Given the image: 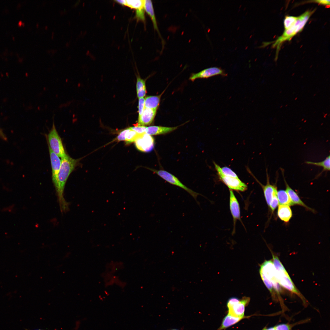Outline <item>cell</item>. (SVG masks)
Returning a JSON list of instances; mask_svg holds the SVG:
<instances>
[{"label": "cell", "mask_w": 330, "mask_h": 330, "mask_svg": "<svg viewBox=\"0 0 330 330\" xmlns=\"http://www.w3.org/2000/svg\"><path fill=\"white\" fill-rule=\"evenodd\" d=\"M61 159L57 184L55 187L61 210L62 212H66L69 210V204L64 197V187L69 176L78 165L80 159H73L68 155Z\"/></svg>", "instance_id": "6da1fadb"}, {"label": "cell", "mask_w": 330, "mask_h": 330, "mask_svg": "<svg viewBox=\"0 0 330 330\" xmlns=\"http://www.w3.org/2000/svg\"><path fill=\"white\" fill-rule=\"evenodd\" d=\"M259 272L263 282L272 296L275 297V292L280 296L281 289L276 278L275 269L273 260H265L261 265Z\"/></svg>", "instance_id": "7a4b0ae2"}, {"label": "cell", "mask_w": 330, "mask_h": 330, "mask_svg": "<svg viewBox=\"0 0 330 330\" xmlns=\"http://www.w3.org/2000/svg\"><path fill=\"white\" fill-rule=\"evenodd\" d=\"M272 256L276 278L280 286L297 295L300 298L304 304H307L306 299L295 285L278 257L273 254Z\"/></svg>", "instance_id": "3957f363"}, {"label": "cell", "mask_w": 330, "mask_h": 330, "mask_svg": "<svg viewBox=\"0 0 330 330\" xmlns=\"http://www.w3.org/2000/svg\"><path fill=\"white\" fill-rule=\"evenodd\" d=\"M315 9L307 10L298 16L295 22L288 29L284 30L281 36L274 42L273 45V47H276L277 51L279 50L281 44L284 42L290 41L297 34L303 29L305 25Z\"/></svg>", "instance_id": "277c9868"}, {"label": "cell", "mask_w": 330, "mask_h": 330, "mask_svg": "<svg viewBox=\"0 0 330 330\" xmlns=\"http://www.w3.org/2000/svg\"><path fill=\"white\" fill-rule=\"evenodd\" d=\"M250 301V298L246 296L240 300L236 297L230 298L227 303L228 314L237 317H245V308Z\"/></svg>", "instance_id": "5b68a950"}, {"label": "cell", "mask_w": 330, "mask_h": 330, "mask_svg": "<svg viewBox=\"0 0 330 330\" xmlns=\"http://www.w3.org/2000/svg\"><path fill=\"white\" fill-rule=\"evenodd\" d=\"M49 146L52 150L61 159L68 154L66 152L61 139L53 122L52 128L48 135Z\"/></svg>", "instance_id": "8992f818"}, {"label": "cell", "mask_w": 330, "mask_h": 330, "mask_svg": "<svg viewBox=\"0 0 330 330\" xmlns=\"http://www.w3.org/2000/svg\"><path fill=\"white\" fill-rule=\"evenodd\" d=\"M151 170L169 183L180 187L185 190L194 198L198 204H199L196 199L198 196L199 195H201V194L188 188L183 184L176 177L165 170L152 169Z\"/></svg>", "instance_id": "52a82bcc"}, {"label": "cell", "mask_w": 330, "mask_h": 330, "mask_svg": "<svg viewBox=\"0 0 330 330\" xmlns=\"http://www.w3.org/2000/svg\"><path fill=\"white\" fill-rule=\"evenodd\" d=\"M134 142L137 149L142 152H150L153 150L154 146V138L146 133L140 134Z\"/></svg>", "instance_id": "ba28073f"}, {"label": "cell", "mask_w": 330, "mask_h": 330, "mask_svg": "<svg viewBox=\"0 0 330 330\" xmlns=\"http://www.w3.org/2000/svg\"><path fill=\"white\" fill-rule=\"evenodd\" d=\"M217 172L219 179L230 190L241 192H244L247 190V185L239 178L226 176L220 172Z\"/></svg>", "instance_id": "9c48e42d"}, {"label": "cell", "mask_w": 330, "mask_h": 330, "mask_svg": "<svg viewBox=\"0 0 330 330\" xmlns=\"http://www.w3.org/2000/svg\"><path fill=\"white\" fill-rule=\"evenodd\" d=\"M217 75L227 76V74L221 68L217 67H212L204 69L199 72L192 74L189 79L193 81L199 78H208Z\"/></svg>", "instance_id": "30bf717a"}, {"label": "cell", "mask_w": 330, "mask_h": 330, "mask_svg": "<svg viewBox=\"0 0 330 330\" xmlns=\"http://www.w3.org/2000/svg\"><path fill=\"white\" fill-rule=\"evenodd\" d=\"M49 148L52 167V179L55 186L57 184L61 161L59 156L52 150L49 146Z\"/></svg>", "instance_id": "8fae6325"}, {"label": "cell", "mask_w": 330, "mask_h": 330, "mask_svg": "<svg viewBox=\"0 0 330 330\" xmlns=\"http://www.w3.org/2000/svg\"><path fill=\"white\" fill-rule=\"evenodd\" d=\"M266 171L267 182L266 185H263L256 179V180L262 188L265 200L269 207L274 194L277 192V186L274 185L270 184L267 170Z\"/></svg>", "instance_id": "7c38bea8"}, {"label": "cell", "mask_w": 330, "mask_h": 330, "mask_svg": "<svg viewBox=\"0 0 330 330\" xmlns=\"http://www.w3.org/2000/svg\"><path fill=\"white\" fill-rule=\"evenodd\" d=\"M281 171L285 185L286 191L288 193L291 201L293 204L294 205L295 204L297 205L302 206L305 207L306 209L314 212V211L306 205L300 199L297 193L290 187L286 181L284 176V171L282 169H281Z\"/></svg>", "instance_id": "4fadbf2b"}, {"label": "cell", "mask_w": 330, "mask_h": 330, "mask_svg": "<svg viewBox=\"0 0 330 330\" xmlns=\"http://www.w3.org/2000/svg\"><path fill=\"white\" fill-rule=\"evenodd\" d=\"M229 207L234 225L240 219V210L238 202L232 190H229Z\"/></svg>", "instance_id": "5bb4252c"}, {"label": "cell", "mask_w": 330, "mask_h": 330, "mask_svg": "<svg viewBox=\"0 0 330 330\" xmlns=\"http://www.w3.org/2000/svg\"><path fill=\"white\" fill-rule=\"evenodd\" d=\"M157 110L145 108L142 115L138 117V125L145 126L150 124L153 121Z\"/></svg>", "instance_id": "9a60e30c"}, {"label": "cell", "mask_w": 330, "mask_h": 330, "mask_svg": "<svg viewBox=\"0 0 330 330\" xmlns=\"http://www.w3.org/2000/svg\"><path fill=\"white\" fill-rule=\"evenodd\" d=\"M165 127L160 126H151L147 127L146 133L151 136L165 134L172 131L178 128Z\"/></svg>", "instance_id": "2e32d148"}, {"label": "cell", "mask_w": 330, "mask_h": 330, "mask_svg": "<svg viewBox=\"0 0 330 330\" xmlns=\"http://www.w3.org/2000/svg\"><path fill=\"white\" fill-rule=\"evenodd\" d=\"M278 217L282 221L287 223L289 222L292 216V212L290 206L279 205L277 209Z\"/></svg>", "instance_id": "e0dca14e"}, {"label": "cell", "mask_w": 330, "mask_h": 330, "mask_svg": "<svg viewBox=\"0 0 330 330\" xmlns=\"http://www.w3.org/2000/svg\"><path fill=\"white\" fill-rule=\"evenodd\" d=\"M244 318L245 317H237L227 314L223 319L218 330H222L228 328L236 324Z\"/></svg>", "instance_id": "ac0fdd59"}, {"label": "cell", "mask_w": 330, "mask_h": 330, "mask_svg": "<svg viewBox=\"0 0 330 330\" xmlns=\"http://www.w3.org/2000/svg\"><path fill=\"white\" fill-rule=\"evenodd\" d=\"M145 10L151 17L154 29L159 33L152 2L149 0H144Z\"/></svg>", "instance_id": "d6986e66"}, {"label": "cell", "mask_w": 330, "mask_h": 330, "mask_svg": "<svg viewBox=\"0 0 330 330\" xmlns=\"http://www.w3.org/2000/svg\"><path fill=\"white\" fill-rule=\"evenodd\" d=\"M161 95L148 96L145 99V108L157 110L160 104Z\"/></svg>", "instance_id": "ffe728a7"}, {"label": "cell", "mask_w": 330, "mask_h": 330, "mask_svg": "<svg viewBox=\"0 0 330 330\" xmlns=\"http://www.w3.org/2000/svg\"><path fill=\"white\" fill-rule=\"evenodd\" d=\"M277 196L279 205L291 206L294 205L286 190H280L277 192Z\"/></svg>", "instance_id": "44dd1931"}, {"label": "cell", "mask_w": 330, "mask_h": 330, "mask_svg": "<svg viewBox=\"0 0 330 330\" xmlns=\"http://www.w3.org/2000/svg\"><path fill=\"white\" fill-rule=\"evenodd\" d=\"M306 163L308 164L313 165L322 167L323 170L319 174L320 175L322 173L325 171H329L330 169V156L328 155L323 160L319 162H313L307 161Z\"/></svg>", "instance_id": "7402d4cb"}, {"label": "cell", "mask_w": 330, "mask_h": 330, "mask_svg": "<svg viewBox=\"0 0 330 330\" xmlns=\"http://www.w3.org/2000/svg\"><path fill=\"white\" fill-rule=\"evenodd\" d=\"M126 6L136 10L144 8V0H127Z\"/></svg>", "instance_id": "603a6c76"}, {"label": "cell", "mask_w": 330, "mask_h": 330, "mask_svg": "<svg viewBox=\"0 0 330 330\" xmlns=\"http://www.w3.org/2000/svg\"><path fill=\"white\" fill-rule=\"evenodd\" d=\"M128 129L129 130L126 133L125 136V141L127 144L134 142L140 134L130 129L129 128Z\"/></svg>", "instance_id": "cb8c5ba5"}, {"label": "cell", "mask_w": 330, "mask_h": 330, "mask_svg": "<svg viewBox=\"0 0 330 330\" xmlns=\"http://www.w3.org/2000/svg\"><path fill=\"white\" fill-rule=\"evenodd\" d=\"M298 16H286L284 20V30L289 28L296 21Z\"/></svg>", "instance_id": "d4e9b609"}, {"label": "cell", "mask_w": 330, "mask_h": 330, "mask_svg": "<svg viewBox=\"0 0 330 330\" xmlns=\"http://www.w3.org/2000/svg\"><path fill=\"white\" fill-rule=\"evenodd\" d=\"M277 192L275 193L271 200L269 207L271 209L272 213H273L279 204L277 196Z\"/></svg>", "instance_id": "484cf974"}, {"label": "cell", "mask_w": 330, "mask_h": 330, "mask_svg": "<svg viewBox=\"0 0 330 330\" xmlns=\"http://www.w3.org/2000/svg\"><path fill=\"white\" fill-rule=\"evenodd\" d=\"M147 127L145 126L137 125L133 127H131L129 128L133 130L138 134H142L146 133Z\"/></svg>", "instance_id": "4316f807"}, {"label": "cell", "mask_w": 330, "mask_h": 330, "mask_svg": "<svg viewBox=\"0 0 330 330\" xmlns=\"http://www.w3.org/2000/svg\"><path fill=\"white\" fill-rule=\"evenodd\" d=\"M293 325L288 323H283L275 326L276 330H291Z\"/></svg>", "instance_id": "83f0119b"}, {"label": "cell", "mask_w": 330, "mask_h": 330, "mask_svg": "<svg viewBox=\"0 0 330 330\" xmlns=\"http://www.w3.org/2000/svg\"><path fill=\"white\" fill-rule=\"evenodd\" d=\"M136 17L138 20H141L143 22L145 21V19L144 8L136 10Z\"/></svg>", "instance_id": "f1b7e54d"}, {"label": "cell", "mask_w": 330, "mask_h": 330, "mask_svg": "<svg viewBox=\"0 0 330 330\" xmlns=\"http://www.w3.org/2000/svg\"><path fill=\"white\" fill-rule=\"evenodd\" d=\"M146 87L145 81L140 77H137L136 84L137 91Z\"/></svg>", "instance_id": "f546056e"}, {"label": "cell", "mask_w": 330, "mask_h": 330, "mask_svg": "<svg viewBox=\"0 0 330 330\" xmlns=\"http://www.w3.org/2000/svg\"><path fill=\"white\" fill-rule=\"evenodd\" d=\"M144 108L145 98L144 97L139 98L138 106L139 116L142 115Z\"/></svg>", "instance_id": "4dcf8cb0"}, {"label": "cell", "mask_w": 330, "mask_h": 330, "mask_svg": "<svg viewBox=\"0 0 330 330\" xmlns=\"http://www.w3.org/2000/svg\"><path fill=\"white\" fill-rule=\"evenodd\" d=\"M129 129H126L120 132L117 137V139L119 141H124L125 140V136L126 133L128 130Z\"/></svg>", "instance_id": "1f68e13d"}, {"label": "cell", "mask_w": 330, "mask_h": 330, "mask_svg": "<svg viewBox=\"0 0 330 330\" xmlns=\"http://www.w3.org/2000/svg\"><path fill=\"white\" fill-rule=\"evenodd\" d=\"M137 92V97L139 98H143L147 93L146 88H144Z\"/></svg>", "instance_id": "d6a6232c"}, {"label": "cell", "mask_w": 330, "mask_h": 330, "mask_svg": "<svg viewBox=\"0 0 330 330\" xmlns=\"http://www.w3.org/2000/svg\"><path fill=\"white\" fill-rule=\"evenodd\" d=\"M313 1L321 5L325 6H329L330 5V0H320L314 1Z\"/></svg>", "instance_id": "836d02e7"}, {"label": "cell", "mask_w": 330, "mask_h": 330, "mask_svg": "<svg viewBox=\"0 0 330 330\" xmlns=\"http://www.w3.org/2000/svg\"><path fill=\"white\" fill-rule=\"evenodd\" d=\"M115 1L122 5L126 6V1L125 0H116Z\"/></svg>", "instance_id": "e575fe53"}, {"label": "cell", "mask_w": 330, "mask_h": 330, "mask_svg": "<svg viewBox=\"0 0 330 330\" xmlns=\"http://www.w3.org/2000/svg\"><path fill=\"white\" fill-rule=\"evenodd\" d=\"M264 330H276L275 327H271L268 328H265Z\"/></svg>", "instance_id": "d590c367"}, {"label": "cell", "mask_w": 330, "mask_h": 330, "mask_svg": "<svg viewBox=\"0 0 330 330\" xmlns=\"http://www.w3.org/2000/svg\"><path fill=\"white\" fill-rule=\"evenodd\" d=\"M79 1H80L79 0L78 1H77V2H76V3L74 4V6H76L77 5V4H78V3H79Z\"/></svg>", "instance_id": "8d00e7d4"}, {"label": "cell", "mask_w": 330, "mask_h": 330, "mask_svg": "<svg viewBox=\"0 0 330 330\" xmlns=\"http://www.w3.org/2000/svg\"><path fill=\"white\" fill-rule=\"evenodd\" d=\"M25 330H29V329H25ZM42 330V329H36V330Z\"/></svg>", "instance_id": "74e56055"}, {"label": "cell", "mask_w": 330, "mask_h": 330, "mask_svg": "<svg viewBox=\"0 0 330 330\" xmlns=\"http://www.w3.org/2000/svg\"><path fill=\"white\" fill-rule=\"evenodd\" d=\"M179 330L176 329H172V330Z\"/></svg>", "instance_id": "f35d334b"}, {"label": "cell", "mask_w": 330, "mask_h": 330, "mask_svg": "<svg viewBox=\"0 0 330 330\" xmlns=\"http://www.w3.org/2000/svg\"><path fill=\"white\" fill-rule=\"evenodd\" d=\"M264 329H265V328H264L263 329H262V330H264Z\"/></svg>", "instance_id": "ab89813d"}]
</instances>
